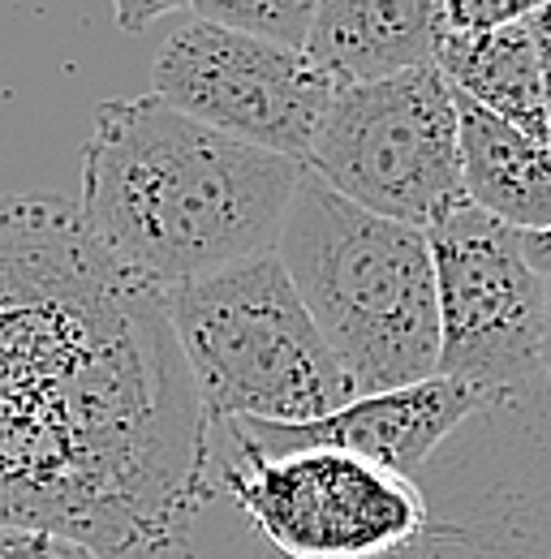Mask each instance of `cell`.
Returning a JSON list of instances; mask_svg holds the SVG:
<instances>
[{
  "label": "cell",
  "mask_w": 551,
  "mask_h": 559,
  "mask_svg": "<svg viewBox=\"0 0 551 559\" xmlns=\"http://www.w3.org/2000/svg\"><path fill=\"white\" fill-rule=\"evenodd\" d=\"M211 461L164 288L108 254L73 199L4 194L0 525L164 559L215 495Z\"/></svg>",
  "instance_id": "obj_1"
},
{
  "label": "cell",
  "mask_w": 551,
  "mask_h": 559,
  "mask_svg": "<svg viewBox=\"0 0 551 559\" xmlns=\"http://www.w3.org/2000/svg\"><path fill=\"white\" fill-rule=\"evenodd\" d=\"M302 168L160 95L104 99L82 142L78 215L108 254L168 288L272 250Z\"/></svg>",
  "instance_id": "obj_2"
},
{
  "label": "cell",
  "mask_w": 551,
  "mask_h": 559,
  "mask_svg": "<svg viewBox=\"0 0 551 559\" xmlns=\"http://www.w3.org/2000/svg\"><path fill=\"white\" fill-rule=\"evenodd\" d=\"M272 250L357 396L435 374L439 314L422 228L357 207L302 168Z\"/></svg>",
  "instance_id": "obj_3"
},
{
  "label": "cell",
  "mask_w": 551,
  "mask_h": 559,
  "mask_svg": "<svg viewBox=\"0 0 551 559\" xmlns=\"http://www.w3.org/2000/svg\"><path fill=\"white\" fill-rule=\"evenodd\" d=\"M164 310L211 421H310L357 392L276 250L164 288Z\"/></svg>",
  "instance_id": "obj_4"
},
{
  "label": "cell",
  "mask_w": 551,
  "mask_h": 559,
  "mask_svg": "<svg viewBox=\"0 0 551 559\" xmlns=\"http://www.w3.org/2000/svg\"><path fill=\"white\" fill-rule=\"evenodd\" d=\"M211 474L263 543L289 559H397L431 530L418 478L341 448L259 452L228 435Z\"/></svg>",
  "instance_id": "obj_5"
},
{
  "label": "cell",
  "mask_w": 551,
  "mask_h": 559,
  "mask_svg": "<svg viewBox=\"0 0 551 559\" xmlns=\"http://www.w3.org/2000/svg\"><path fill=\"white\" fill-rule=\"evenodd\" d=\"M306 168L349 203L431 228L466 203L457 159V104L439 66L337 86Z\"/></svg>",
  "instance_id": "obj_6"
},
{
  "label": "cell",
  "mask_w": 551,
  "mask_h": 559,
  "mask_svg": "<svg viewBox=\"0 0 551 559\" xmlns=\"http://www.w3.org/2000/svg\"><path fill=\"white\" fill-rule=\"evenodd\" d=\"M439 361L448 374L474 388L486 405L517 401L543 379V301L548 276L526 259L521 233L495 215L461 203L426 228Z\"/></svg>",
  "instance_id": "obj_7"
},
{
  "label": "cell",
  "mask_w": 551,
  "mask_h": 559,
  "mask_svg": "<svg viewBox=\"0 0 551 559\" xmlns=\"http://www.w3.org/2000/svg\"><path fill=\"white\" fill-rule=\"evenodd\" d=\"M151 86L177 112L297 164H306L337 95L306 48L207 17H186L164 35Z\"/></svg>",
  "instance_id": "obj_8"
},
{
  "label": "cell",
  "mask_w": 551,
  "mask_h": 559,
  "mask_svg": "<svg viewBox=\"0 0 551 559\" xmlns=\"http://www.w3.org/2000/svg\"><path fill=\"white\" fill-rule=\"evenodd\" d=\"M479 409H486L474 388L448 379V374H426L418 383L384 388V392H362L349 405L310 421H215L228 435L246 439L259 452H284V448H341L353 456H366L384 469L410 474L435 456Z\"/></svg>",
  "instance_id": "obj_9"
},
{
  "label": "cell",
  "mask_w": 551,
  "mask_h": 559,
  "mask_svg": "<svg viewBox=\"0 0 551 559\" xmlns=\"http://www.w3.org/2000/svg\"><path fill=\"white\" fill-rule=\"evenodd\" d=\"M444 31V0H315L302 48L337 86H353L431 66Z\"/></svg>",
  "instance_id": "obj_10"
},
{
  "label": "cell",
  "mask_w": 551,
  "mask_h": 559,
  "mask_svg": "<svg viewBox=\"0 0 551 559\" xmlns=\"http://www.w3.org/2000/svg\"><path fill=\"white\" fill-rule=\"evenodd\" d=\"M457 104V159L466 203L495 215L517 233L551 224V142L486 112L453 91Z\"/></svg>",
  "instance_id": "obj_11"
},
{
  "label": "cell",
  "mask_w": 551,
  "mask_h": 559,
  "mask_svg": "<svg viewBox=\"0 0 551 559\" xmlns=\"http://www.w3.org/2000/svg\"><path fill=\"white\" fill-rule=\"evenodd\" d=\"M435 66L453 91L482 104L486 112L521 126L535 139H548L539 57L526 22L495 31H444L435 48Z\"/></svg>",
  "instance_id": "obj_12"
},
{
  "label": "cell",
  "mask_w": 551,
  "mask_h": 559,
  "mask_svg": "<svg viewBox=\"0 0 551 559\" xmlns=\"http://www.w3.org/2000/svg\"><path fill=\"white\" fill-rule=\"evenodd\" d=\"M190 9H195V17H207V22L237 26V31L302 48L315 0H190Z\"/></svg>",
  "instance_id": "obj_13"
},
{
  "label": "cell",
  "mask_w": 551,
  "mask_h": 559,
  "mask_svg": "<svg viewBox=\"0 0 551 559\" xmlns=\"http://www.w3.org/2000/svg\"><path fill=\"white\" fill-rule=\"evenodd\" d=\"M0 559H99L86 543L39 530V525H0Z\"/></svg>",
  "instance_id": "obj_14"
},
{
  "label": "cell",
  "mask_w": 551,
  "mask_h": 559,
  "mask_svg": "<svg viewBox=\"0 0 551 559\" xmlns=\"http://www.w3.org/2000/svg\"><path fill=\"white\" fill-rule=\"evenodd\" d=\"M543 4L548 0H444V22L448 31H495L535 17Z\"/></svg>",
  "instance_id": "obj_15"
},
{
  "label": "cell",
  "mask_w": 551,
  "mask_h": 559,
  "mask_svg": "<svg viewBox=\"0 0 551 559\" xmlns=\"http://www.w3.org/2000/svg\"><path fill=\"white\" fill-rule=\"evenodd\" d=\"M113 4V17L126 35H142L151 22L177 13V9H190V0H108Z\"/></svg>",
  "instance_id": "obj_16"
},
{
  "label": "cell",
  "mask_w": 551,
  "mask_h": 559,
  "mask_svg": "<svg viewBox=\"0 0 551 559\" xmlns=\"http://www.w3.org/2000/svg\"><path fill=\"white\" fill-rule=\"evenodd\" d=\"M530 39H535V57H539V86H543V112H548V142H551V0L526 17Z\"/></svg>",
  "instance_id": "obj_17"
},
{
  "label": "cell",
  "mask_w": 551,
  "mask_h": 559,
  "mask_svg": "<svg viewBox=\"0 0 551 559\" xmlns=\"http://www.w3.org/2000/svg\"><path fill=\"white\" fill-rule=\"evenodd\" d=\"M521 246H526V259L539 276H551V224L539 233H521Z\"/></svg>",
  "instance_id": "obj_18"
},
{
  "label": "cell",
  "mask_w": 551,
  "mask_h": 559,
  "mask_svg": "<svg viewBox=\"0 0 551 559\" xmlns=\"http://www.w3.org/2000/svg\"><path fill=\"white\" fill-rule=\"evenodd\" d=\"M543 379L551 383V276H548V301H543Z\"/></svg>",
  "instance_id": "obj_19"
}]
</instances>
